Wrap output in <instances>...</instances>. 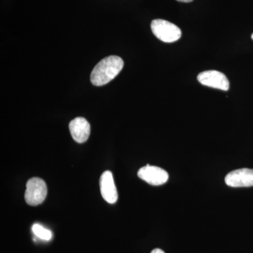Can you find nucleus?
Wrapping results in <instances>:
<instances>
[{"label": "nucleus", "instance_id": "obj_1", "mask_svg": "<svg viewBox=\"0 0 253 253\" xmlns=\"http://www.w3.org/2000/svg\"><path fill=\"white\" fill-rule=\"evenodd\" d=\"M124 62L118 56H109L101 60L91 73V83L95 86H103L114 79L122 71Z\"/></svg>", "mask_w": 253, "mask_h": 253}, {"label": "nucleus", "instance_id": "obj_2", "mask_svg": "<svg viewBox=\"0 0 253 253\" xmlns=\"http://www.w3.org/2000/svg\"><path fill=\"white\" fill-rule=\"evenodd\" d=\"M151 28L154 36L164 42H174L179 41L181 36L180 28L166 20H154L151 22Z\"/></svg>", "mask_w": 253, "mask_h": 253}, {"label": "nucleus", "instance_id": "obj_3", "mask_svg": "<svg viewBox=\"0 0 253 253\" xmlns=\"http://www.w3.org/2000/svg\"><path fill=\"white\" fill-rule=\"evenodd\" d=\"M47 195V186L45 181L41 178L29 179L26 184L25 200L28 205L36 206L42 204Z\"/></svg>", "mask_w": 253, "mask_h": 253}, {"label": "nucleus", "instance_id": "obj_4", "mask_svg": "<svg viewBox=\"0 0 253 253\" xmlns=\"http://www.w3.org/2000/svg\"><path fill=\"white\" fill-rule=\"evenodd\" d=\"M197 79L204 86L223 91L229 89V80L224 73L217 71H207L199 73Z\"/></svg>", "mask_w": 253, "mask_h": 253}, {"label": "nucleus", "instance_id": "obj_5", "mask_svg": "<svg viewBox=\"0 0 253 253\" xmlns=\"http://www.w3.org/2000/svg\"><path fill=\"white\" fill-rule=\"evenodd\" d=\"M138 176L151 185H163L167 182L169 174L162 168L147 165L139 169Z\"/></svg>", "mask_w": 253, "mask_h": 253}, {"label": "nucleus", "instance_id": "obj_6", "mask_svg": "<svg viewBox=\"0 0 253 253\" xmlns=\"http://www.w3.org/2000/svg\"><path fill=\"white\" fill-rule=\"evenodd\" d=\"M226 185L231 187H251L253 186V169L241 168L228 173L225 176Z\"/></svg>", "mask_w": 253, "mask_h": 253}, {"label": "nucleus", "instance_id": "obj_7", "mask_svg": "<svg viewBox=\"0 0 253 253\" xmlns=\"http://www.w3.org/2000/svg\"><path fill=\"white\" fill-rule=\"evenodd\" d=\"M100 189L103 199L106 202L111 204L117 202V189L115 185L113 174L111 171H106L101 174L100 178Z\"/></svg>", "mask_w": 253, "mask_h": 253}, {"label": "nucleus", "instance_id": "obj_8", "mask_svg": "<svg viewBox=\"0 0 253 253\" xmlns=\"http://www.w3.org/2000/svg\"><path fill=\"white\" fill-rule=\"evenodd\" d=\"M90 125L85 118L78 117L73 119L69 124L72 137L76 142H85L90 134Z\"/></svg>", "mask_w": 253, "mask_h": 253}, {"label": "nucleus", "instance_id": "obj_9", "mask_svg": "<svg viewBox=\"0 0 253 253\" xmlns=\"http://www.w3.org/2000/svg\"><path fill=\"white\" fill-rule=\"evenodd\" d=\"M32 230L38 238L44 240V241H49L52 238V234L51 231L40 224H35L32 227Z\"/></svg>", "mask_w": 253, "mask_h": 253}, {"label": "nucleus", "instance_id": "obj_10", "mask_svg": "<svg viewBox=\"0 0 253 253\" xmlns=\"http://www.w3.org/2000/svg\"><path fill=\"white\" fill-rule=\"evenodd\" d=\"M151 253H165L164 251H163V250L159 249H156L154 250H153L152 251H151Z\"/></svg>", "mask_w": 253, "mask_h": 253}, {"label": "nucleus", "instance_id": "obj_11", "mask_svg": "<svg viewBox=\"0 0 253 253\" xmlns=\"http://www.w3.org/2000/svg\"><path fill=\"white\" fill-rule=\"evenodd\" d=\"M176 1H180V2L189 3L194 1V0H176Z\"/></svg>", "mask_w": 253, "mask_h": 253}, {"label": "nucleus", "instance_id": "obj_12", "mask_svg": "<svg viewBox=\"0 0 253 253\" xmlns=\"http://www.w3.org/2000/svg\"><path fill=\"white\" fill-rule=\"evenodd\" d=\"M251 38H252V39L253 40V33L252 34V36H251Z\"/></svg>", "mask_w": 253, "mask_h": 253}]
</instances>
